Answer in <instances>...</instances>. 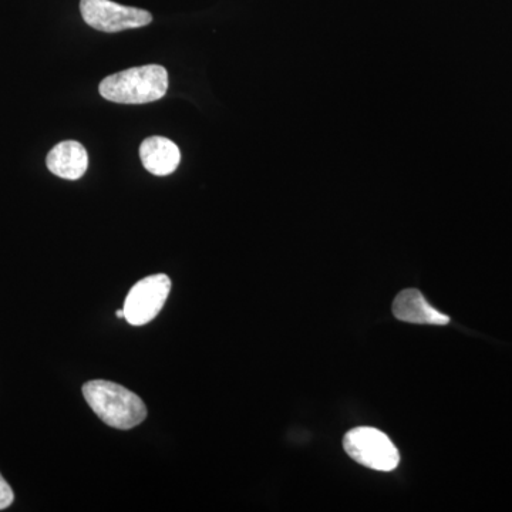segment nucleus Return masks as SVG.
I'll return each mask as SVG.
<instances>
[{
    "label": "nucleus",
    "mask_w": 512,
    "mask_h": 512,
    "mask_svg": "<svg viewBox=\"0 0 512 512\" xmlns=\"http://www.w3.org/2000/svg\"><path fill=\"white\" fill-rule=\"evenodd\" d=\"M83 394L97 417L113 429L130 430L146 420V404L120 384L92 380L84 384Z\"/></svg>",
    "instance_id": "obj_1"
},
{
    "label": "nucleus",
    "mask_w": 512,
    "mask_h": 512,
    "mask_svg": "<svg viewBox=\"0 0 512 512\" xmlns=\"http://www.w3.org/2000/svg\"><path fill=\"white\" fill-rule=\"evenodd\" d=\"M168 89V73L163 66L133 67L111 74L100 83L104 99L120 104H147L163 99Z\"/></svg>",
    "instance_id": "obj_2"
},
{
    "label": "nucleus",
    "mask_w": 512,
    "mask_h": 512,
    "mask_svg": "<svg viewBox=\"0 0 512 512\" xmlns=\"http://www.w3.org/2000/svg\"><path fill=\"white\" fill-rule=\"evenodd\" d=\"M343 447L356 463L377 471H393L400 454L392 440L373 427H356L343 440Z\"/></svg>",
    "instance_id": "obj_3"
},
{
    "label": "nucleus",
    "mask_w": 512,
    "mask_h": 512,
    "mask_svg": "<svg viewBox=\"0 0 512 512\" xmlns=\"http://www.w3.org/2000/svg\"><path fill=\"white\" fill-rule=\"evenodd\" d=\"M171 292V279L157 274L141 279L124 301V319L130 325L143 326L157 318Z\"/></svg>",
    "instance_id": "obj_4"
},
{
    "label": "nucleus",
    "mask_w": 512,
    "mask_h": 512,
    "mask_svg": "<svg viewBox=\"0 0 512 512\" xmlns=\"http://www.w3.org/2000/svg\"><path fill=\"white\" fill-rule=\"evenodd\" d=\"M80 12L87 25L106 33L144 28L153 22L147 10L128 8L111 0H82Z\"/></svg>",
    "instance_id": "obj_5"
},
{
    "label": "nucleus",
    "mask_w": 512,
    "mask_h": 512,
    "mask_svg": "<svg viewBox=\"0 0 512 512\" xmlns=\"http://www.w3.org/2000/svg\"><path fill=\"white\" fill-rule=\"evenodd\" d=\"M393 315L403 322L416 325L444 326L450 322V318L434 309L417 289H406L396 296L393 302Z\"/></svg>",
    "instance_id": "obj_6"
},
{
    "label": "nucleus",
    "mask_w": 512,
    "mask_h": 512,
    "mask_svg": "<svg viewBox=\"0 0 512 512\" xmlns=\"http://www.w3.org/2000/svg\"><path fill=\"white\" fill-rule=\"evenodd\" d=\"M50 173L64 180H79L89 167L86 148L77 141L67 140L52 148L46 158Z\"/></svg>",
    "instance_id": "obj_7"
},
{
    "label": "nucleus",
    "mask_w": 512,
    "mask_h": 512,
    "mask_svg": "<svg viewBox=\"0 0 512 512\" xmlns=\"http://www.w3.org/2000/svg\"><path fill=\"white\" fill-rule=\"evenodd\" d=\"M140 158L148 173L165 177L177 170L181 163V151L168 138L150 137L141 144Z\"/></svg>",
    "instance_id": "obj_8"
},
{
    "label": "nucleus",
    "mask_w": 512,
    "mask_h": 512,
    "mask_svg": "<svg viewBox=\"0 0 512 512\" xmlns=\"http://www.w3.org/2000/svg\"><path fill=\"white\" fill-rule=\"evenodd\" d=\"M13 500H15V494H13L8 481L0 474V511L10 507L13 504Z\"/></svg>",
    "instance_id": "obj_9"
},
{
    "label": "nucleus",
    "mask_w": 512,
    "mask_h": 512,
    "mask_svg": "<svg viewBox=\"0 0 512 512\" xmlns=\"http://www.w3.org/2000/svg\"><path fill=\"white\" fill-rule=\"evenodd\" d=\"M116 315H117V318L124 319L123 309H120V311H117Z\"/></svg>",
    "instance_id": "obj_10"
}]
</instances>
